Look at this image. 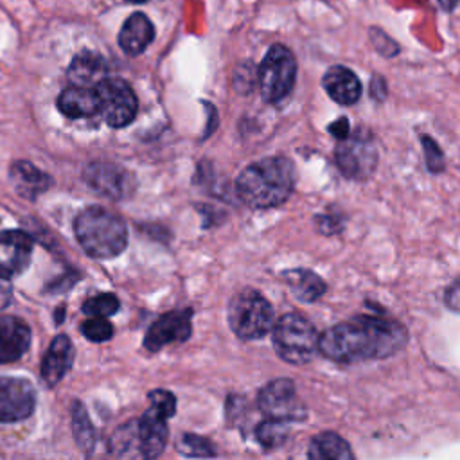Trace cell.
I'll return each mask as SVG.
<instances>
[{
    "label": "cell",
    "instance_id": "obj_20",
    "mask_svg": "<svg viewBox=\"0 0 460 460\" xmlns=\"http://www.w3.org/2000/svg\"><path fill=\"white\" fill-rule=\"evenodd\" d=\"M153 38H155V27L151 20L144 13H133L124 22L119 32V45L126 54L137 56L147 49Z\"/></svg>",
    "mask_w": 460,
    "mask_h": 460
},
{
    "label": "cell",
    "instance_id": "obj_19",
    "mask_svg": "<svg viewBox=\"0 0 460 460\" xmlns=\"http://www.w3.org/2000/svg\"><path fill=\"white\" fill-rule=\"evenodd\" d=\"M9 178L14 190L27 199H36L52 183L49 174H45L43 171H40L38 167H34L31 162H25V160H18L11 165Z\"/></svg>",
    "mask_w": 460,
    "mask_h": 460
},
{
    "label": "cell",
    "instance_id": "obj_2",
    "mask_svg": "<svg viewBox=\"0 0 460 460\" xmlns=\"http://www.w3.org/2000/svg\"><path fill=\"white\" fill-rule=\"evenodd\" d=\"M295 189V165L284 156L261 158L235 180L239 198L252 208H271L282 205Z\"/></svg>",
    "mask_w": 460,
    "mask_h": 460
},
{
    "label": "cell",
    "instance_id": "obj_33",
    "mask_svg": "<svg viewBox=\"0 0 460 460\" xmlns=\"http://www.w3.org/2000/svg\"><path fill=\"white\" fill-rule=\"evenodd\" d=\"M253 79H255V70L250 65H243L239 68H235V90H241L243 83H244V92H248L250 88H253Z\"/></svg>",
    "mask_w": 460,
    "mask_h": 460
},
{
    "label": "cell",
    "instance_id": "obj_35",
    "mask_svg": "<svg viewBox=\"0 0 460 460\" xmlns=\"http://www.w3.org/2000/svg\"><path fill=\"white\" fill-rule=\"evenodd\" d=\"M370 95L377 101H383L385 95H386V83L383 77L379 75H374L372 81H370Z\"/></svg>",
    "mask_w": 460,
    "mask_h": 460
},
{
    "label": "cell",
    "instance_id": "obj_37",
    "mask_svg": "<svg viewBox=\"0 0 460 460\" xmlns=\"http://www.w3.org/2000/svg\"><path fill=\"white\" fill-rule=\"evenodd\" d=\"M444 11H453L458 4V0H437Z\"/></svg>",
    "mask_w": 460,
    "mask_h": 460
},
{
    "label": "cell",
    "instance_id": "obj_14",
    "mask_svg": "<svg viewBox=\"0 0 460 460\" xmlns=\"http://www.w3.org/2000/svg\"><path fill=\"white\" fill-rule=\"evenodd\" d=\"M32 239L22 230L0 232V279H14L31 262Z\"/></svg>",
    "mask_w": 460,
    "mask_h": 460
},
{
    "label": "cell",
    "instance_id": "obj_23",
    "mask_svg": "<svg viewBox=\"0 0 460 460\" xmlns=\"http://www.w3.org/2000/svg\"><path fill=\"white\" fill-rule=\"evenodd\" d=\"M307 456L313 460H350L354 458V453L340 435L322 431L309 442Z\"/></svg>",
    "mask_w": 460,
    "mask_h": 460
},
{
    "label": "cell",
    "instance_id": "obj_38",
    "mask_svg": "<svg viewBox=\"0 0 460 460\" xmlns=\"http://www.w3.org/2000/svg\"><path fill=\"white\" fill-rule=\"evenodd\" d=\"M128 2H135V4H142V2H146V0H128Z\"/></svg>",
    "mask_w": 460,
    "mask_h": 460
},
{
    "label": "cell",
    "instance_id": "obj_32",
    "mask_svg": "<svg viewBox=\"0 0 460 460\" xmlns=\"http://www.w3.org/2000/svg\"><path fill=\"white\" fill-rule=\"evenodd\" d=\"M314 223H316V228L325 235L338 234L343 228V217L338 214H318L314 217Z\"/></svg>",
    "mask_w": 460,
    "mask_h": 460
},
{
    "label": "cell",
    "instance_id": "obj_22",
    "mask_svg": "<svg viewBox=\"0 0 460 460\" xmlns=\"http://www.w3.org/2000/svg\"><path fill=\"white\" fill-rule=\"evenodd\" d=\"M282 277L291 288V293L295 295V298L300 302H314L327 289V284L323 282V279H320L311 270H304V268L288 270L282 273Z\"/></svg>",
    "mask_w": 460,
    "mask_h": 460
},
{
    "label": "cell",
    "instance_id": "obj_6",
    "mask_svg": "<svg viewBox=\"0 0 460 460\" xmlns=\"http://www.w3.org/2000/svg\"><path fill=\"white\" fill-rule=\"evenodd\" d=\"M273 349L280 359L291 365L309 363L318 352L316 327L298 313H288L273 327Z\"/></svg>",
    "mask_w": 460,
    "mask_h": 460
},
{
    "label": "cell",
    "instance_id": "obj_28",
    "mask_svg": "<svg viewBox=\"0 0 460 460\" xmlns=\"http://www.w3.org/2000/svg\"><path fill=\"white\" fill-rule=\"evenodd\" d=\"M81 332L90 341H108L113 336V325L106 316H90L81 323Z\"/></svg>",
    "mask_w": 460,
    "mask_h": 460
},
{
    "label": "cell",
    "instance_id": "obj_5",
    "mask_svg": "<svg viewBox=\"0 0 460 460\" xmlns=\"http://www.w3.org/2000/svg\"><path fill=\"white\" fill-rule=\"evenodd\" d=\"M228 325L241 340H259L266 336L275 320L271 304L253 288L237 291L228 304Z\"/></svg>",
    "mask_w": 460,
    "mask_h": 460
},
{
    "label": "cell",
    "instance_id": "obj_15",
    "mask_svg": "<svg viewBox=\"0 0 460 460\" xmlns=\"http://www.w3.org/2000/svg\"><path fill=\"white\" fill-rule=\"evenodd\" d=\"M31 345L29 325L16 316L0 318V363L20 359Z\"/></svg>",
    "mask_w": 460,
    "mask_h": 460
},
{
    "label": "cell",
    "instance_id": "obj_34",
    "mask_svg": "<svg viewBox=\"0 0 460 460\" xmlns=\"http://www.w3.org/2000/svg\"><path fill=\"white\" fill-rule=\"evenodd\" d=\"M329 133H331L332 137H336L338 140H340V138H345V137L350 133V124H349V120H347L345 117L334 120L332 124H329Z\"/></svg>",
    "mask_w": 460,
    "mask_h": 460
},
{
    "label": "cell",
    "instance_id": "obj_30",
    "mask_svg": "<svg viewBox=\"0 0 460 460\" xmlns=\"http://www.w3.org/2000/svg\"><path fill=\"white\" fill-rule=\"evenodd\" d=\"M149 402H151V408H155L156 411H160L167 419L172 417L174 411H176V397L167 390H162V388L153 390L149 394Z\"/></svg>",
    "mask_w": 460,
    "mask_h": 460
},
{
    "label": "cell",
    "instance_id": "obj_9",
    "mask_svg": "<svg viewBox=\"0 0 460 460\" xmlns=\"http://www.w3.org/2000/svg\"><path fill=\"white\" fill-rule=\"evenodd\" d=\"M99 113L111 128L128 126L137 115V95L133 88L119 77H104L95 86Z\"/></svg>",
    "mask_w": 460,
    "mask_h": 460
},
{
    "label": "cell",
    "instance_id": "obj_4",
    "mask_svg": "<svg viewBox=\"0 0 460 460\" xmlns=\"http://www.w3.org/2000/svg\"><path fill=\"white\" fill-rule=\"evenodd\" d=\"M167 435V417L149 406L140 419L122 426L115 433L111 451L120 456L155 458L162 455Z\"/></svg>",
    "mask_w": 460,
    "mask_h": 460
},
{
    "label": "cell",
    "instance_id": "obj_36",
    "mask_svg": "<svg viewBox=\"0 0 460 460\" xmlns=\"http://www.w3.org/2000/svg\"><path fill=\"white\" fill-rule=\"evenodd\" d=\"M5 279H0V311L9 307L13 302V291L9 288L7 282H4Z\"/></svg>",
    "mask_w": 460,
    "mask_h": 460
},
{
    "label": "cell",
    "instance_id": "obj_24",
    "mask_svg": "<svg viewBox=\"0 0 460 460\" xmlns=\"http://www.w3.org/2000/svg\"><path fill=\"white\" fill-rule=\"evenodd\" d=\"M70 417H72V429H74L77 444L84 451H90L93 447L95 433H93V426H92V422L88 419V413H86V410L83 408V404L79 401L72 402Z\"/></svg>",
    "mask_w": 460,
    "mask_h": 460
},
{
    "label": "cell",
    "instance_id": "obj_7",
    "mask_svg": "<svg viewBox=\"0 0 460 460\" xmlns=\"http://www.w3.org/2000/svg\"><path fill=\"white\" fill-rule=\"evenodd\" d=\"M295 79L296 59L293 52L286 45H271L257 68V81L262 99L271 104L284 101L291 93Z\"/></svg>",
    "mask_w": 460,
    "mask_h": 460
},
{
    "label": "cell",
    "instance_id": "obj_13",
    "mask_svg": "<svg viewBox=\"0 0 460 460\" xmlns=\"http://www.w3.org/2000/svg\"><path fill=\"white\" fill-rule=\"evenodd\" d=\"M192 309H176L162 314L147 331L144 347L151 352L160 350L169 343H181L190 338L192 332Z\"/></svg>",
    "mask_w": 460,
    "mask_h": 460
},
{
    "label": "cell",
    "instance_id": "obj_18",
    "mask_svg": "<svg viewBox=\"0 0 460 460\" xmlns=\"http://www.w3.org/2000/svg\"><path fill=\"white\" fill-rule=\"evenodd\" d=\"M58 108L65 117L83 119L99 113V99L93 86L72 84L58 97Z\"/></svg>",
    "mask_w": 460,
    "mask_h": 460
},
{
    "label": "cell",
    "instance_id": "obj_27",
    "mask_svg": "<svg viewBox=\"0 0 460 460\" xmlns=\"http://www.w3.org/2000/svg\"><path fill=\"white\" fill-rule=\"evenodd\" d=\"M117 311H119V298L111 293L95 295L83 304V313L86 316H110Z\"/></svg>",
    "mask_w": 460,
    "mask_h": 460
},
{
    "label": "cell",
    "instance_id": "obj_29",
    "mask_svg": "<svg viewBox=\"0 0 460 460\" xmlns=\"http://www.w3.org/2000/svg\"><path fill=\"white\" fill-rule=\"evenodd\" d=\"M420 142H422V149H424L426 167L431 172H442L444 171V153L438 147V144L431 137H428V135H422Z\"/></svg>",
    "mask_w": 460,
    "mask_h": 460
},
{
    "label": "cell",
    "instance_id": "obj_11",
    "mask_svg": "<svg viewBox=\"0 0 460 460\" xmlns=\"http://www.w3.org/2000/svg\"><path fill=\"white\" fill-rule=\"evenodd\" d=\"M83 180L95 192L111 199L128 198L135 189L133 176L124 167L111 162L88 164L83 171Z\"/></svg>",
    "mask_w": 460,
    "mask_h": 460
},
{
    "label": "cell",
    "instance_id": "obj_8",
    "mask_svg": "<svg viewBox=\"0 0 460 460\" xmlns=\"http://www.w3.org/2000/svg\"><path fill=\"white\" fill-rule=\"evenodd\" d=\"M377 146L372 133L365 128L350 131L345 138L338 140L334 160L343 176L350 180H367L377 167Z\"/></svg>",
    "mask_w": 460,
    "mask_h": 460
},
{
    "label": "cell",
    "instance_id": "obj_1",
    "mask_svg": "<svg viewBox=\"0 0 460 460\" xmlns=\"http://www.w3.org/2000/svg\"><path fill=\"white\" fill-rule=\"evenodd\" d=\"M408 341L404 325L381 316H354L327 329L318 352L338 363L383 359L399 352Z\"/></svg>",
    "mask_w": 460,
    "mask_h": 460
},
{
    "label": "cell",
    "instance_id": "obj_10",
    "mask_svg": "<svg viewBox=\"0 0 460 460\" xmlns=\"http://www.w3.org/2000/svg\"><path fill=\"white\" fill-rule=\"evenodd\" d=\"M259 410L268 419L279 420H304L305 406L296 397V388L291 379H273L266 383L257 397Z\"/></svg>",
    "mask_w": 460,
    "mask_h": 460
},
{
    "label": "cell",
    "instance_id": "obj_16",
    "mask_svg": "<svg viewBox=\"0 0 460 460\" xmlns=\"http://www.w3.org/2000/svg\"><path fill=\"white\" fill-rule=\"evenodd\" d=\"M322 84H323L327 95L334 102L343 104V106L358 102L359 97H361V92H363L361 81L358 79V75L350 68H347L343 65L331 66L323 74Z\"/></svg>",
    "mask_w": 460,
    "mask_h": 460
},
{
    "label": "cell",
    "instance_id": "obj_12",
    "mask_svg": "<svg viewBox=\"0 0 460 460\" xmlns=\"http://www.w3.org/2000/svg\"><path fill=\"white\" fill-rule=\"evenodd\" d=\"M36 406V390L29 379L0 377V422L27 419Z\"/></svg>",
    "mask_w": 460,
    "mask_h": 460
},
{
    "label": "cell",
    "instance_id": "obj_17",
    "mask_svg": "<svg viewBox=\"0 0 460 460\" xmlns=\"http://www.w3.org/2000/svg\"><path fill=\"white\" fill-rule=\"evenodd\" d=\"M72 359H74V347H72L68 336H65V334L56 336L52 340L49 350L43 356L41 379L49 386L58 385L63 379V376L68 372V368L72 367Z\"/></svg>",
    "mask_w": 460,
    "mask_h": 460
},
{
    "label": "cell",
    "instance_id": "obj_3",
    "mask_svg": "<svg viewBox=\"0 0 460 460\" xmlns=\"http://www.w3.org/2000/svg\"><path fill=\"white\" fill-rule=\"evenodd\" d=\"M74 230L81 248L95 259H113L128 243L124 221L99 205L81 210L74 221Z\"/></svg>",
    "mask_w": 460,
    "mask_h": 460
},
{
    "label": "cell",
    "instance_id": "obj_25",
    "mask_svg": "<svg viewBox=\"0 0 460 460\" xmlns=\"http://www.w3.org/2000/svg\"><path fill=\"white\" fill-rule=\"evenodd\" d=\"M289 435V426L286 420L279 419H266L255 428V438L262 447H279L286 442Z\"/></svg>",
    "mask_w": 460,
    "mask_h": 460
},
{
    "label": "cell",
    "instance_id": "obj_31",
    "mask_svg": "<svg viewBox=\"0 0 460 460\" xmlns=\"http://www.w3.org/2000/svg\"><path fill=\"white\" fill-rule=\"evenodd\" d=\"M370 34H372V36H370V38H372V43H374V47L377 49L379 54L390 58V56H395V54L399 52V45H397L390 36H386L383 31H379V29H370Z\"/></svg>",
    "mask_w": 460,
    "mask_h": 460
},
{
    "label": "cell",
    "instance_id": "obj_21",
    "mask_svg": "<svg viewBox=\"0 0 460 460\" xmlns=\"http://www.w3.org/2000/svg\"><path fill=\"white\" fill-rule=\"evenodd\" d=\"M106 72H108V66L102 56L84 50L72 59L66 75L72 81V84L95 86L101 79L106 77Z\"/></svg>",
    "mask_w": 460,
    "mask_h": 460
},
{
    "label": "cell",
    "instance_id": "obj_26",
    "mask_svg": "<svg viewBox=\"0 0 460 460\" xmlns=\"http://www.w3.org/2000/svg\"><path fill=\"white\" fill-rule=\"evenodd\" d=\"M178 451L185 456H214L216 455V447L210 440L192 433H183L178 438Z\"/></svg>",
    "mask_w": 460,
    "mask_h": 460
}]
</instances>
